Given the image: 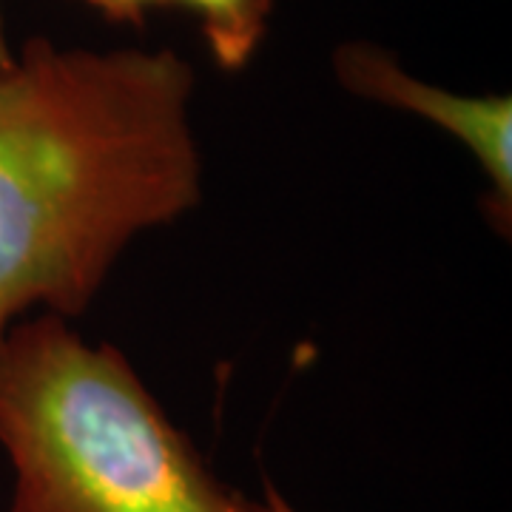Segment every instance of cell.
<instances>
[{"mask_svg":"<svg viewBox=\"0 0 512 512\" xmlns=\"http://www.w3.org/2000/svg\"><path fill=\"white\" fill-rule=\"evenodd\" d=\"M191 92L171 49L35 37L0 66V339L32 305L86 311L128 239L197 205Z\"/></svg>","mask_w":512,"mask_h":512,"instance_id":"6da1fadb","label":"cell"},{"mask_svg":"<svg viewBox=\"0 0 512 512\" xmlns=\"http://www.w3.org/2000/svg\"><path fill=\"white\" fill-rule=\"evenodd\" d=\"M333 69L350 92L379 100L396 109L416 111L447 128L470 148L493 183V205L501 222V208L510 222L512 208V103L504 94L464 97L439 86L421 83L373 43H342L333 57Z\"/></svg>","mask_w":512,"mask_h":512,"instance_id":"3957f363","label":"cell"},{"mask_svg":"<svg viewBox=\"0 0 512 512\" xmlns=\"http://www.w3.org/2000/svg\"><path fill=\"white\" fill-rule=\"evenodd\" d=\"M12 49H9V40H6V29H3V12H0V66L12 63Z\"/></svg>","mask_w":512,"mask_h":512,"instance_id":"8992f818","label":"cell"},{"mask_svg":"<svg viewBox=\"0 0 512 512\" xmlns=\"http://www.w3.org/2000/svg\"><path fill=\"white\" fill-rule=\"evenodd\" d=\"M191 12L214 63L225 72L245 69L259 52L274 0H165Z\"/></svg>","mask_w":512,"mask_h":512,"instance_id":"277c9868","label":"cell"},{"mask_svg":"<svg viewBox=\"0 0 512 512\" xmlns=\"http://www.w3.org/2000/svg\"><path fill=\"white\" fill-rule=\"evenodd\" d=\"M0 447L9 512H296L208 470L120 350L86 345L63 316L0 339Z\"/></svg>","mask_w":512,"mask_h":512,"instance_id":"7a4b0ae2","label":"cell"},{"mask_svg":"<svg viewBox=\"0 0 512 512\" xmlns=\"http://www.w3.org/2000/svg\"><path fill=\"white\" fill-rule=\"evenodd\" d=\"M92 9H97L109 23H128V26H143L151 9L163 6L165 0H86Z\"/></svg>","mask_w":512,"mask_h":512,"instance_id":"5b68a950","label":"cell"}]
</instances>
